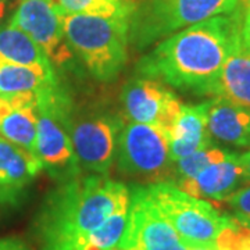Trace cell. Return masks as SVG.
<instances>
[{"label":"cell","mask_w":250,"mask_h":250,"mask_svg":"<svg viewBox=\"0 0 250 250\" xmlns=\"http://www.w3.org/2000/svg\"><path fill=\"white\" fill-rule=\"evenodd\" d=\"M62 16L64 11L56 0H21L9 25L24 31L45 50L50 62L62 65L72 59Z\"/></svg>","instance_id":"30bf717a"},{"label":"cell","mask_w":250,"mask_h":250,"mask_svg":"<svg viewBox=\"0 0 250 250\" xmlns=\"http://www.w3.org/2000/svg\"><path fill=\"white\" fill-rule=\"evenodd\" d=\"M213 95L250 108V56L236 52L227 60Z\"/></svg>","instance_id":"d6986e66"},{"label":"cell","mask_w":250,"mask_h":250,"mask_svg":"<svg viewBox=\"0 0 250 250\" xmlns=\"http://www.w3.org/2000/svg\"><path fill=\"white\" fill-rule=\"evenodd\" d=\"M241 9L172 34L143 56L139 77L163 81L199 96L213 95L227 60L239 52Z\"/></svg>","instance_id":"6da1fadb"},{"label":"cell","mask_w":250,"mask_h":250,"mask_svg":"<svg viewBox=\"0 0 250 250\" xmlns=\"http://www.w3.org/2000/svg\"><path fill=\"white\" fill-rule=\"evenodd\" d=\"M0 59L18 65L54 72L45 50L24 31L13 25L0 29Z\"/></svg>","instance_id":"e0dca14e"},{"label":"cell","mask_w":250,"mask_h":250,"mask_svg":"<svg viewBox=\"0 0 250 250\" xmlns=\"http://www.w3.org/2000/svg\"><path fill=\"white\" fill-rule=\"evenodd\" d=\"M239 161H241L242 167H243L246 179H248V182H249L250 181V150H248L246 153L241 154V156H239Z\"/></svg>","instance_id":"4316f807"},{"label":"cell","mask_w":250,"mask_h":250,"mask_svg":"<svg viewBox=\"0 0 250 250\" xmlns=\"http://www.w3.org/2000/svg\"><path fill=\"white\" fill-rule=\"evenodd\" d=\"M129 249L188 250L145 188H134L131 192L128 227L121 246V250Z\"/></svg>","instance_id":"8fae6325"},{"label":"cell","mask_w":250,"mask_h":250,"mask_svg":"<svg viewBox=\"0 0 250 250\" xmlns=\"http://www.w3.org/2000/svg\"><path fill=\"white\" fill-rule=\"evenodd\" d=\"M129 202V189L106 175L68 179L47 195L38 213L41 250H82L90 233Z\"/></svg>","instance_id":"7a4b0ae2"},{"label":"cell","mask_w":250,"mask_h":250,"mask_svg":"<svg viewBox=\"0 0 250 250\" xmlns=\"http://www.w3.org/2000/svg\"><path fill=\"white\" fill-rule=\"evenodd\" d=\"M228 154L229 153L224 152L223 149L210 146V147L197 150L187 157H182L179 160L174 161L172 164L175 166V179H177L175 185L196 177L197 174L205 170L206 167H208L213 163L224 160Z\"/></svg>","instance_id":"7402d4cb"},{"label":"cell","mask_w":250,"mask_h":250,"mask_svg":"<svg viewBox=\"0 0 250 250\" xmlns=\"http://www.w3.org/2000/svg\"><path fill=\"white\" fill-rule=\"evenodd\" d=\"M188 250H217L211 249V248H203V246H188Z\"/></svg>","instance_id":"f546056e"},{"label":"cell","mask_w":250,"mask_h":250,"mask_svg":"<svg viewBox=\"0 0 250 250\" xmlns=\"http://www.w3.org/2000/svg\"><path fill=\"white\" fill-rule=\"evenodd\" d=\"M210 100L199 104H182L174 132L168 139L170 163L213 146L207 128Z\"/></svg>","instance_id":"5bb4252c"},{"label":"cell","mask_w":250,"mask_h":250,"mask_svg":"<svg viewBox=\"0 0 250 250\" xmlns=\"http://www.w3.org/2000/svg\"><path fill=\"white\" fill-rule=\"evenodd\" d=\"M123 120L113 114H90L70 121L74 152L82 168L106 175L116 159Z\"/></svg>","instance_id":"ba28073f"},{"label":"cell","mask_w":250,"mask_h":250,"mask_svg":"<svg viewBox=\"0 0 250 250\" xmlns=\"http://www.w3.org/2000/svg\"><path fill=\"white\" fill-rule=\"evenodd\" d=\"M225 202L235 210V214L250 217V184L242 185Z\"/></svg>","instance_id":"cb8c5ba5"},{"label":"cell","mask_w":250,"mask_h":250,"mask_svg":"<svg viewBox=\"0 0 250 250\" xmlns=\"http://www.w3.org/2000/svg\"><path fill=\"white\" fill-rule=\"evenodd\" d=\"M129 206L117 210L90 233L82 250H121L128 227Z\"/></svg>","instance_id":"ffe728a7"},{"label":"cell","mask_w":250,"mask_h":250,"mask_svg":"<svg viewBox=\"0 0 250 250\" xmlns=\"http://www.w3.org/2000/svg\"><path fill=\"white\" fill-rule=\"evenodd\" d=\"M241 9V7H239ZM239 53L250 56V9H241Z\"/></svg>","instance_id":"d4e9b609"},{"label":"cell","mask_w":250,"mask_h":250,"mask_svg":"<svg viewBox=\"0 0 250 250\" xmlns=\"http://www.w3.org/2000/svg\"><path fill=\"white\" fill-rule=\"evenodd\" d=\"M38 106L35 95H0V135L31 154L35 153Z\"/></svg>","instance_id":"4fadbf2b"},{"label":"cell","mask_w":250,"mask_h":250,"mask_svg":"<svg viewBox=\"0 0 250 250\" xmlns=\"http://www.w3.org/2000/svg\"><path fill=\"white\" fill-rule=\"evenodd\" d=\"M145 189L187 248L217 249V238L229 221V215L220 213L211 203L189 195L174 184L159 182Z\"/></svg>","instance_id":"8992f818"},{"label":"cell","mask_w":250,"mask_h":250,"mask_svg":"<svg viewBox=\"0 0 250 250\" xmlns=\"http://www.w3.org/2000/svg\"><path fill=\"white\" fill-rule=\"evenodd\" d=\"M235 215L241 220L242 223L246 225V228L250 231V217H245V215H241V214H235Z\"/></svg>","instance_id":"83f0119b"},{"label":"cell","mask_w":250,"mask_h":250,"mask_svg":"<svg viewBox=\"0 0 250 250\" xmlns=\"http://www.w3.org/2000/svg\"><path fill=\"white\" fill-rule=\"evenodd\" d=\"M64 32L68 45L99 81L116 78L128 56L129 18L90 14H64Z\"/></svg>","instance_id":"3957f363"},{"label":"cell","mask_w":250,"mask_h":250,"mask_svg":"<svg viewBox=\"0 0 250 250\" xmlns=\"http://www.w3.org/2000/svg\"><path fill=\"white\" fill-rule=\"evenodd\" d=\"M4 0H0V21H1V18L4 16Z\"/></svg>","instance_id":"4dcf8cb0"},{"label":"cell","mask_w":250,"mask_h":250,"mask_svg":"<svg viewBox=\"0 0 250 250\" xmlns=\"http://www.w3.org/2000/svg\"><path fill=\"white\" fill-rule=\"evenodd\" d=\"M207 128L218 141L250 147V108L225 98L210 100Z\"/></svg>","instance_id":"2e32d148"},{"label":"cell","mask_w":250,"mask_h":250,"mask_svg":"<svg viewBox=\"0 0 250 250\" xmlns=\"http://www.w3.org/2000/svg\"><path fill=\"white\" fill-rule=\"evenodd\" d=\"M243 182H248V179L239 161V156L229 153L224 160L210 164L196 177L184 181L177 187L192 196L220 202L227 200L242 187Z\"/></svg>","instance_id":"7c38bea8"},{"label":"cell","mask_w":250,"mask_h":250,"mask_svg":"<svg viewBox=\"0 0 250 250\" xmlns=\"http://www.w3.org/2000/svg\"><path fill=\"white\" fill-rule=\"evenodd\" d=\"M238 0H143L129 17L128 39L143 50L208 18L229 14Z\"/></svg>","instance_id":"277c9868"},{"label":"cell","mask_w":250,"mask_h":250,"mask_svg":"<svg viewBox=\"0 0 250 250\" xmlns=\"http://www.w3.org/2000/svg\"><path fill=\"white\" fill-rule=\"evenodd\" d=\"M238 7H241V9H250V0H238Z\"/></svg>","instance_id":"f1b7e54d"},{"label":"cell","mask_w":250,"mask_h":250,"mask_svg":"<svg viewBox=\"0 0 250 250\" xmlns=\"http://www.w3.org/2000/svg\"><path fill=\"white\" fill-rule=\"evenodd\" d=\"M170 163L168 139L156 126L129 121L117 145V166L126 175L154 178Z\"/></svg>","instance_id":"52a82bcc"},{"label":"cell","mask_w":250,"mask_h":250,"mask_svg":"<svg viewBox=\"0 0 250 250\" xmlns=\"http://www.w3.org/2000/svg\"><path fill=\"white\" fill-rule=\"evenodd\" d=\"M36 106L38 125L34 156L42 168H46L54 177L75 178L81 166L70 136V100L57 83L36 96Z\"/></svg>","instance_id":"5b68a950"},{"label":"cell","mask_w":250,"mask_h":250,"mask_svg":"<svg viewBox=\"0 0 250 250\" xmlns=\"http://www.w3.org/2000/svg\"><path fill=\"white\" fill-rule=\"evenodd\" d=\"M64 14H90L129 18L136 9L135 0H57Z\"/></svg>","instance_id":"44dd1931"},{"label":"cell","mask_w":250,"mask_h":250,"mask_svg":"<svg viewBox=\"0 0 250 250\" xmlns=\"http://www.w3.org/2000/svg\"><path fill=\"white\" fill-rule=\"evenodd\" d=\"M217 250H250V231L236 215H229V221L218 235Z\"/></svg>","instance_id":"603a6c76"},{"label":"cell","mask_w":250,"mask_h":250,"mask_svg":"<svg viewBox=\"0 0 250 250\" xmlns=\"http://www.w3.org/2000/svg\"><path fill=\"white\" fill-rule=\"evenodd\" d=\"M0 250H32L24 242L16 238H3L0 239Z\"/></svg>","instance_id":"484cf974"},{"label":"cell","mask_w":250,"mask_h":250,"mask_svg":"<svg viewBox=\"0 0 250 250\" xmlns=\"http://www.w3.org/2000/svg\"><path fill=\"white\" fill-rule=\"evenodd\" d=\"M121 99L129 121L153 125L170 139L182 103L160 81L138 75L125 85Z\"/></svg>","instance_id":"9c48e42d"},{"label":"cell","mask_w":250,"mask_h":250,"mask_svg":"<svg viewBox=\"0 0 250 250\" xmlns=\"http://www.w3.org/2000/svg\"><path fill=\"white\" fill-rule=\"evenodd\" d=\"M54 72L18 65L0 59V95H35L57 85Z\"/></svg>","instance_id":"ac0fdd59"},{"label":"cell","mask_w":250,"mask_h":250,"mask_svg":"<svg viewBox=\"0 0 250 250\" xmlns=\"http://www.w3.org/2000/svg\"><path fill=\"white\" fill-rule=\"evenodd\" d=\"M41 170L34 154L0 138V203L14 202Z\"/></svg>","instance_id":"9a60e30c"}]
</instances>
